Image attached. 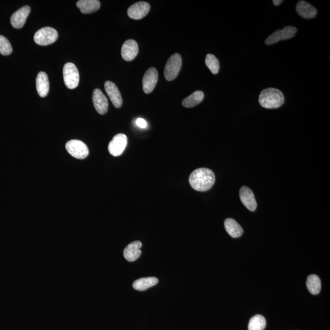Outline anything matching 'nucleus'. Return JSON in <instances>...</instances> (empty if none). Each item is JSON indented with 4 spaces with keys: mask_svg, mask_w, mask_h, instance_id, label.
I'll use <instances>...</instances> for the list:
<instances>
[{
    "mask_svg": "<svg viewBox=\"0 0 330 330\" xmlns=\"http://www.w3.org/2000/svg\"><path fill=\"white\" fill-rule=\"evenodd\" d=\"M76 6L81 13L88 14L99 10L100 2L98 0H80L76 3Z\"/></svg>",
    "mask_w": 330,
    "mask_h": 330,
    "instance_id": "nucleus-18",
    "label": "nucleus"
},
{
    "mask_svg": "<svg viewBox=\"0 0 330 330\" xmlns=\"http://www.w3.org/2000/svg\"><path fill=\"white\" fill-rule=\"evenodd\" d=\"M224 227H225L227 233L232 238H240L243 233V228L235 220L233 219H227L224 221Z\"/></svg>",
    "mask_w": 330,
    "mask_h": 330,
    "instance_id": "nucleus-19",
    "label": "nucleus"
},
{
    "mask_svg": "<svg viewBox=\"0 0 330 330\" xmlns=\"http://www.w3.org/2000/svg\"><path fill=\"white\" fill-rule=\"evenodd\" d=\"M182 66V58L180 55L175 54L168 59L165 65L164 75L167 81H173L178 76Z\"/></svg>",
    "mask_w": 330,
    "mask_h": 330,
    "instance_id": "nucleus-4",
    "label": "nucleus"
},
{
    "mask_svg": "<svg viewBox=\"0 0 330 330\" xmlns=\"http://www.w3.org/2000/svg\"><path fill=\"white\" fill-rule=\"evenodd\" d=\"M92 102L95 110L100 114H105L107 113L109 109V102L106 96L102 91L95 89L92 94Z\"/></svg>",
    "mask_w": 330,
    "mask_h": 330,
    "instance_id": "nucleus-10",
    "label": "nucleus"
},
{
    "mask_svg": "<svg viewBox=\"0 0 330 330\" xmlns=\"http://www.w3.org/2000/svg\"><path fill=\"white\" fill-rule=\"evenodd\" d=\"M37 89L38 94L40 97H46L49 93L50 84L49 78L46 73L40 72L37 78Z\"/></svg>",
    "mask_w": 330,
    "mask_h": 330,
    "instance_id": "nucleus-17",
    "label": "nucleus"
},
{
    "mask_svg": "<svg viewBox=\"0 0 330 330\" xmlns=\"http://www.w3.org/2000/svg\"><path fill=\"white\" fill-rule=\"evenodd\" d=\"M204 97V92L202 91H197L183 100V106L186 108H192L197 106L202 101Z\"/></svg>",
    "mask_w": 330,
    "mask_h": 330,
    "instance_id": "nucleus-21",
    "label": "nucleus"
},
{
    "mask_svg": "<svg viewBox=\"0 0 330 330\" xmlns=\"http://www.w3.org/2000/svg\"><path fill=\"white\" fill-rule=\"evenodd\" d=\"M66 149L72 156L77 159H85L89 155L87 146L80 140L69 141L66 143Z\"/></svg>",
    "mask_w": 330,
    "mask_h": 330,
    "instance_id": "nucleus-6",
    "label": "nucleus"
},
{
    "mask_svg": "<svg viewBox=\"0 0 330 330\" xmlns=\"http://www.w3.org/2000/svg\"><path fill=\"white\" fill-rule=\"evenodd\" d=\"M13 51V47L9 40L3 36L0 35V54L4 56H8Z\"/></svg>",
    "mask_w": 330,
    "mask_h": 330,
    "instance_id": "nucleus-25",
    "label": "nucleus"
},
{
    "mask_svg": "<svg viewBox=\"0 0 330 330\" xmlns=\"http://www.w3.org/2000/svg\"><path fill=\"white\" fill-rule=\"evenodd\" d=\"M128 145V137L123 133L117 134L109 145L110 154L118 157L123 154Z\"/></svg>",
    "mask_w": 330,
    "mask_h": 330,
    "instance_id": "nucleus-7",
    "label": "nucleus"
},
{
    "mask_svg": "<svg viewBox=\"0 0 330 330\" xmlns=\"http://www.w3.org/2000/svg\"><path fill=\"white\" fill-rule=\"evenodd\" d=\"M31 12L30 6H25L19 9L16 13L12 15L11 18V23L14 28L20 29L23 27L29 16Z\"/></svg>",
    "mask_w": 330,
    "mask_h": 330,
    "instance_id": "nucleus-13",
    "label": "nucleus"
},
{
    "mask_svg": "<svg viewBox=\"0 0 330 330\" xmlns=\"http://www.w3.org/2000/svg\"><path fill=\"white\" fill-rule=\"evenodd\" d=\"M150 8L149 4L147 2H138V3L133 4L128 9V16L130 18L140 20L147 15Z\"/></svg>",
    "mask_w": 330,
    "mask_h": 330,
    "instance_id": "nucleus-8",
    "label": "nucleus"
},
{
    "mask_svg": "<svg viewBox=\"0 0 330 330\" xmlns=\"http://www.w3.org/2000/svg\"><path fill=\"white\" fill-rule=\"evenodd\" d=\"M282 40L281 32V30H276L271 35H270L265 40V44L267 45H271Z\"/></svg>",
    "mask_w": 330,
    "mask_h": 330,
    "instance_id": "nucleus-27",
    "label": "nucleus"
},
{
    "mask_svg": "<svg viewBox=\"0 0 330 330\" xmlns=\"http://www.w3.org/2000/svg\"><path fill=\"white\" fill-rule=\"evenodd\" d=\"M159 74L157 69L151 68L146 72L143 78V88L146 94H149L154 90L156 86Z\"/></svg>",
    "mask_w": 330,
    "mask_h": 330,
    "instance_id": "nucleus-9",
    "label": "nucleus"
},
{
    "mask_svg": "<svg viewBox=\"0 0 330 330\" xmlns=\"http://www.w3.org/2000/svg\"><path fill=\"white\" fill-rule=\"evenodd\" d=\"M282 40H286L291 39L295 35L297 30L293 26H286L281 30Z\"/></svg>",
    "mask_w": 330,
    "mask_h": 330,
    "instance_id": "nucleus-26",
    "label": "nucleus"
},
{
    "mask_svg": "<svg viewBox=\"0 0 330 330\" xmlns=\"http://www.w3.org/2000/svg\"><path fill=\"white\" fill-rule=\"evenodd\" d=\"M283 93L274 88H267L262 91L259 96V103L267 109H278L284 103Z\"/></svg>",
    "mask_w": 330,
    "mask_h": 330,
    "instance_id": "nucleus-2",
    "label": "nucleus"
},
{
    "mask_svg": "<svg viewBox=\"0 0 330 330\" xmlns=\"http://www.w3.org/2000/svg\"><path fill=\"white\" fill-rule=\"evenodd\" d=\"M307 286L308 291L313 295H317L321 290V281L319 277L315 275H311L308 277Z\"/></svg>",
    "mask_w": 330,
    "mask_h": 330,
    "instance_id": "nucleus-22",
    "label": "nucleus"
},
{
    "mask_svg": "<svg viewBox=\"0 0 330 330\" xmlns=\"http://www.w3.org/2000/svg\"><path fill=\"white\" fill-rule=\"evenodd\" d=\"M105 90L114 106L119 109L123 105V99L118 88L114 83L107 81L105 83Z\"/></svg>",
    "mask_w": 330,
    "mask_h": 330,
    "instance_id": "nucleus-12",
    "label": "nucleus"
},
{
    "mask_svg": "<svg viewBox=\"0 0 330 330\" xmlns=\"http://www.w3.org/2000/svg\"><path fill=\"white\" fill-rule=\"evenodd\" d=\"M266 327V320L261 315H256L250 319L248 330H264Z\"/></svg>",
    "mask_w": 330,
    "mask_h": 330,
    "instance_id": "nucleus-23",
    "label": "nucleus"
},
{
    "mask_svg": "<svg viewBox=\"0 0 330 330\" xmlns=\"http://www.w3.org/2000/svg\"><path fill=\"white\" fill-rule=\"evenodd\" d=\"M283 2V0H274V1H273V3H274L275 6H278L280 5Z\"/></svg>",
    "mask_w": 330,
    "mask_h": 330,
    "instance_id": "nucleus-29",
    "label": "nucleus"
},
{
    "mask_svg": "<svg viewBox=\"0 0 330 330\" xmlns=\"http://www.w3.org/2000/svg\"><path fill=\"white\" fill-rule=\"evenodd\" d=\"M296 12L303 18H314L317 14V9L307 1H300L296 4Z\"/></svg>",
    "mask_w": 330,
    "mask_h": 330,
    "instance_id": "nucleus-16",
    "label": "nucleus"
},
{
    "mask_svg": "<svg viewBox=\"0 0 330 330\" xmlns=\"http://www.w3.org/2000/svg\"><path fill=\"white\" fill-rule=\"evenodd\" d=\"M58 37V32L54 28L45 27L35 33L34 40L37 44L47 46L56 42Z\"/></svg>",
    "mask_w": 330,
    "mask_h": 330,
    "instance_id": "nucleus-3",
    "label": "nucleus"
},
{
    "mask_svg": "<svg viewBox=\"0 0 330 330\" xmlns=\"http://www.w3.org/2000/svg\"><path fill=\"white\" fill-rule=\"evenodd\" d=\"M215 182V176L211 169L198 168L193 171L189 177L191 187L198 191H205L212 187Z\"/></svg>",
    "mask_w": 330,
    "mask_h": 330,
    "instance_id": "nucleus-1",
    "label": "nucleus"
},
{
    "mask_svg": "<svg viewBox=\"0 0 330 330\" xmlns=\"http://www.w3.org/2000/svg\"><path fill=\"white\" fill-rule=\"evenodd\" d=\"M64 83L69 89L73 90L78 87L80 75L77 68L72 63H66L63 68Z\"/></svg>",
    "mask_w": 330,
    "mask_h": 330,
    "instance_id": "nucleus-5",
    "label": "nucleus"
},
{
    "mask_svg": "<svg viewBox=\"0 0 330 330\" xmlns=\"http://www.w3.org/2000/svg\"><path fill=\"white\" fill-rule=\"evenodd\" d=\"M136 126L142 128H147V122L143 118H138L136 119Z\"/></svg>",
    "mask_w": 330,
    "mask_h": 330,
    "instance_id": "nucleus-28",
    "label": "nucleus"
},
{
    "mask_svg": "<svg viewBox=\"0 0 330 330\" xmlns=\"http://www.w3.org/2000/svg\"><path fill=\"white\" fill-rule=\"evenodd\" d=\"M158 282H159V280L155 277L142 278L134 281L133 288L136 291H144L156 285Z\"/></svg>",
    "mask_w": 330,
    "mask_h": 330,
    "instance_id": "nucleus-20",
    "label": "nucleus"
},
{
    "mask_svg": "<svg viewBox=\"0 0 330 330\" xmlns=\"http://www.w3.org/2000/svg\"><path fill=\"white\" fill-rule=\"evenodd\" d=\"M139 51L137 42L133 39L126 40L121 49V55L124 60L132 61L136 58Z\"/></svg>",
    "mask_w": 330,
    "mask_h": 330,
    "instance_id": "nucleus-14",
    "label": "nucleus"
},
{
    "mask_svg": "<svg viewBox=\"0 0 330 330\" xmlns=\"http://www.w3.org/2000/svg\"><path fill=\"white\" fill-rule=\"evenodd\" d=\"M239 193L241 202L244 206L250 211H255L257 208V202L252 190L247 186H243L240 188Z\"/></svg>",
    "mask_w": 330,
    "mask_h": 330,
    "instance_id": "nucleus-11",
    "label": "nucleus"
},
{
    "mask_svg": "<svg viewBox=\"0 0 330 330\" xmlns=\"http://www.w3.org/2000/svg\"><path fill=\"white\" fill-rule=\"evenodd\" d=\"M142 243L140 241H135L128 244L124 250V257L129 262L135 261L142 255Z\"/></svg>",
    "mask_w": 330,
    "mask_h": 330,
    "instance_id": "nucleus-15",
    "label": "nucleus"
},
{
    "mask_svg": "<svg viewBox=\"0 0 330 330\" xmlns=\"http://www.w3.org/2000/svg\"><path fill=\"white\" fill-rule=\"evenodd\" d=\"M205 63L213 74H217L219 73L220 69L219 61L214 55H207L206 58L205 59Z\"/></svg>",
    "mask_w": 330,
    "mask_h": 330,
    "instance_id": "nucleus-24",
    "label": "nucleus"
}]
</instances>
